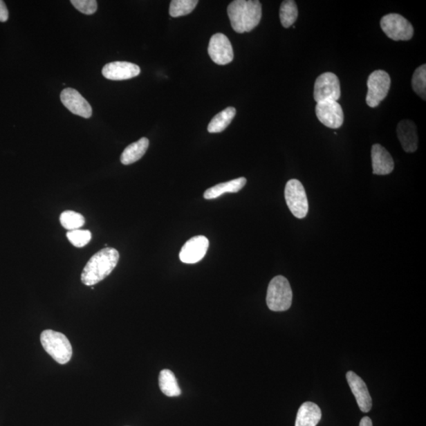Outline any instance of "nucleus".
<instances>
[{"mask_svg":"<svg viewBox=\"0 0 426 426\" xmlns=\"http://www.w3.org/2000/svg\"><path fill=\"white\" fill-rule=\"evenodd\" d=\"M367 87V104L371 108H376L388 96L391 77L385 71H375L368 78Z\"/></svg>","mask_w":426,"mask_h":426,"instance_id":"0eeeda50","label":"nucleus"},{"mask_svg":"<svg viewBox=\"0 0 426 426\" xmlns=\"http://www.w3.org/2000/svg\"><path fill=\"white\" fill-rule=\"evenodd\" d=\"M141 69L129 62L117 61L106 64L103 67L102 75L106 80L122 81L131 80L140 75Z\"/></svg>","mask_w":426,"mask_h":426,"instance_id":"ddd939ff","label":"nucleus"},{"mask_svg":"<svg viewBox=\"0 0 426 426\" xmlns=\"http://www.w3.org/2000/svg\"><path fill=\"white\" fill-rule=\"evenodd\" d=\"M340 96V80L333 73H324L317 78L313 91V98L317 103L326 100L337 102Z\"/></svg>","mask_w":426,"mask_h":426,"instance_id":"6e6552de","label":"nucleus"},{"mask_svg":"<svg viewBox=\"0 0 426 426\" xmlns=\"http://www.w3.org/2000/svg\"><path fill=\"white\" fill-rule=\"evenodd\" d=\"M149 145V141L147 138H142L138 140V142L128 145L121 155L120 160L122 164L129 165L142 159V156L147 153Z\"/></svg>","mask_w":426,"mask_h":426,"instance_id":"6ab92c4d","label":"nucleus"},{"mask_svg":"<svg viewBox=\"0 0 426 426\" xmlns=\"http://www.w3.org/2000/svg\"><path fill=\"white\" fill-rule=\"evenodd\" d=\"M59 221L62 226L70 232L80 229L86 223L85 217L80 213L71 210L62 213Z\"/></svg>","mask_w":426,"mask_h":426,"instance_id":"5701e85b","label":"nucleus"},{"mask_svg":"<svg viewBox=\"0 0 426 426\" xmlns=\"http://www.w3.org/2000/svg\"><path fill=\"white\" fill-rule=\"evenodd\" d=\"M316 115L323 125L331 129H338L343 125L344 115L340 104L335 100L317 103Z\"/></svg>","mask_w":426,"mask_h":426,"instance_id":"1a4fd4ad","label":"nucleus"},{"mask_svg":"<svg viewBox=\"0 0 426 426\" xmlns=\"http://www.w3.org/2000/svg\"><path fill=\"white\" fill-rule=\"evenodd\" d=\"M71 3L84 15H93L98 10L96 0H71Z\"/></svg>","mask_w":426,"mask_h":426,"instance_id":"bb28decb","label":"nucleus"},{"mask_svg":"<svg viewBox=\"0 0 426 426\" xmlns=\"http://www.w3.org/2000/svg\"><path fill=\"white\" fill-rule=\"evenodd\" d=\"M44 349L55 362L64 365L71 360L72 346L66 336L53 330H44L41 334Z\"/></svg>","mask_w":426,"mask_h":426,"instance_id":"20e7f679","label":"nucleus"},{"mask_svg":"<svg viewBox=\"0 0 426 426\" xmlns=\"http://www.w3.org/2000/svg\"><path fill=\"white\" fill-rule=\"evenodd\" d=\"M346 380L349 382L353 395L355 396L358 407L364 413H368L372 408V399L369 394L367 384L355 373H346Z\"/></svg>","mask_w":426,"mask_h":426,"instance_id":"4468645a","label":"nucleus"},{"mask_svg":"<svg viewBox=\"0 0 426 426\" xmlns=\"http://www.w3.org/2000/svg\"><path fill=\"white\" fill-rule=\"evenodd\" d=\"M397 136L405 152H416L418 138L417 127L412 121L405 120L400 122L397 126Z\"/></svg>","mask_w":426,"mask_h":426,"instance_id":"dca6fc26","label":"nucleus"},{"mask_svg":"<svg viewBox=\"0 0 426 426\" xmlns=\"http://www.w3.org/2000/svg\"><path fill=\"white\" fill-rule=\"evenodd\" d=\"M66 237L72 245L76 248H82L86 246L92 239V234L88 230H75L67 232Z\"/></svg>","mask_w":426,"mask_h":426,"instance_id":"a878e982","label":"nucleus"},{"mask_svg":"<svg viewBox=\"0 0 426 426\" xmlns=\"http://www.w3.org/2000/svg\"><path fill=\"white\" fill-rule=\"evenodd\" d=\"M209 246V239L203 235L194 237L184 244L179 254V259L185 264H196L204 259Z\"/></svg>","mask_w":426,"mask_h":426,"instance_id":"9b49d317","label":"nucleus"},{"mask_svg":"<svg viewBox=\"0 0 426 426\" xmlns=\"http://www.w3.org/2000/svg\"><path fill=\"white\" fill-rule=\"evenodd\" d=\"M120 260V254L114 248H104L95 254L88 261L82 273V282L93 286L102 281L114 270Z\"/></svg>","mask_w":426,"mask_h":426,"instance_id":"f03ea898","label":"nucleus"},{"mask_svg":"<svg viewBox=\"0 0 426 426\" xmlns=\"http://www.w3.org/2000/svg\"><path fill=\"white\" fill-rule=\"evenodd\" d=\"M232 29L239 33H248L259 25L262 7L257 0H235L228 7Z\"/></svg>","mask_w":426,"mask_h":426,"instance_id":"f257e3e1","label":"nucleus"},{"mask_svg":"<svg viewBox=\"0 0 426 426\" xmlns=\"http://www.w3.org/2000/svg\"><path fill=\"white\" fill-rule=\"evenodd\" d=\"M284 195L290 212L296 218H305L309 210V204L304 185L297 179H290L286 184Z\"/></svg>","mask_w":426,"mask_h":426,"instance_id":"423d86ee","label":"nucleus"},{"mask_svg":"<svg viewBox=\"0 0 426 426\" xmlns=\"http://www.w3.org/2000/svg\"><path fill=\"white\" fill-rule=\"evenodd\" d=\"M299 10L293 0H285L280 6L279 19L284 28L293 26L298 19Z\"/></svg>","mask_w":426,"mask_h":426,"instance_id":"4be33fe9","label":"nucleus"},{"mask_svg":"<svg viewBox=\"0 0 426 426\" xmlns=\"http://www.w3.org/2000/svg\"><path fill=\"white\" fill-rule=\"evenodd\" d=\"M373 173L374 175L387 176L394 170V161L391 154L379 144H375L371 150Z\"/></svg>","mask_w":426,"mask_h":426,"instance_id":"2eb2a0df","label":"nucleus"},{"mask_svg":"<svg viewBox=\"0 0 426 426\" xmlns=\"http://www.w3.org/2000/svg\"><path fill=\"white\" fill-rule=\"evenodd\" d=\"M159 386L161 391L168 397L181 395V389L177 382L175 374L169 369H163L159 376Z\"/></svg>","mask_w":426,"mask_h":426,"instance_id":"aec40b11","label":"nucleus"},{"mask_svg":"<svg viewBox=\"0 0 426 426\" xmlns=\"http://www.w3.org/2000/svg\"><path fill=\"white\" fill-rule=\"evenodd\" d=\"M9 18V13L7 6L5 3L0 0V21H7Z\"/></svg>","mask_w":426,"mask_h":426,"instance_id":"cd10ccee","label":"nucleus"},{"mask_svg":"<svg viewBox=\"0 0 426 426\" xmlns=\"http://www.w3.org/2000/svg\"><path fill=\"white\" fill-rule=\"evenodd\" d=\"M198 0H172L169 14L172 18L187 15L197 7Z\"/></svg>","mask_w":426,"mask_h":426,"instance_id":"b1692460","label":"nucleus"},{"mask_svg":"<svg viewBox=\"0 0 426 426\" xmlns=\"http://www.w3.org/2000/svg\"><path fill=\"white\" fill-rule=\"evenodd\" d=\"M322 416L321 409L316 403L306 402L297 414L295 426H317Z\"/></svg>","mask_w":426,"mask_h":426,"instance_id":"f3484780","label":"nucleus"},{"mask_svg":"<svg viewBox=\"0 0 426 426\" xmlns=\"http://www.w3.org/2000/svg\"><path fill=\"white\" fill-rule=\"evenodd\" d=\"M380 26L387 37L395 41H409L414 36V27L405 17L398 14L385 15Z\"/></svg>","mask_w":426,"mask_h":426,"instance_id":"39448f33","label":"nucleus"},{"mask_svg":"<svg viewBox=\"0 0 426 426\" xmlns=\"http://www.w3.org/2000/svg\"><path fill=\"white\" fill-rule=\"evenodd\" d=\"M235 115H237V109L234 106H228L212 118L208 126V131L212 133L223 131L232 122Z\"/></svg>","mask_w":426,"mask_h":426,"instance_id":"412c9836","label":"nucleus"},{"mask_svg":"<svg viewBox=\"0 0 426 426\" xmlns=\"http://www.w3.org/2000/svg\"><path fill=\"white\" fill-rule=\"evenodd\" d=\"M246 184V178L241 177L233 180L216 185L206 190L204 198L207 200L216 199L226 193H237Z\"/></svg>","mask_w":426,"mask_h":426,"instance_id":"a211bd4d","label":"nucleus"},{"mask_svg":"<svg viewBox=\"0 0 426 426\" xmlns=\"http://www.w3.org/2000/svg\"><path fill=\"white\" fill-rule=\"evenodd\" d=\"M360 426H373L372 420L369 417H364L361 420Z\"/></svg>","mask_w":426,"mask_h":426,"instance_id":"c85d7f7f","label":"nucleus"},{"mask_svg":"<svg viewBox=\"0 0 426 426\" xmlns=\"http://www.w3.org/2000/svg\"><path fill=\"white\" fill-rule=\"evenodd\" d=\"M293 290L287 278L274 277L269 283L266 302L269 310L282 312L290 309L293 304Z\"/></svg>","mask_w":426,"mask_h":426,"instance_id":"7ed1b4c3","label":"nucleus"},{"mask_svg":"<svg viewBox=\"0 0 426 426\" xmlns=\"http://www.w3.org/2000/svg\"><path fill=\"white\" fill-rule=\"evenodd\" d=\"M208 53L211 59L218 65H227L234 59L231 41L223 33H216L211 37Z\"/></svg>","mask_w":426,"mask_h":426,"instance_id":"9d476101","label":"nucleus"},{"mask_svg":"<svg viewBox=\"0 0 426 426\" xmlns=\"http://www.w3.org/2000/svg\"><path fill=\"white\" fill-rule=\"evenodd\" d=\"M411 85L414 93L425 100L426 98V65H422L414 71Z\"/></svg>","mask_w":426,"mask_h":426,"instance_id":"393cba45","label":"nucleus"},{"mask_svg":"<svg viewBox=\"0 0 426 426\" xmlns=\"http://www.w3.org/2000/svg\"><path fill=\"white\" fill-rule=\"evenodd\" d=\"M62 103L73 114L89 119L93 115L92 106L80 92L72 88H66L60 94Z\"/></svg>","mask_w":426,"mask_h":426,"instance_id":"f8f14e48","label":"nucleus"}]
</instances>
